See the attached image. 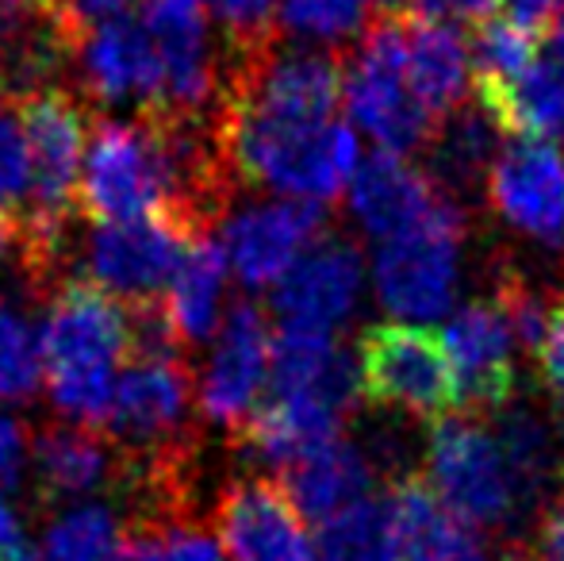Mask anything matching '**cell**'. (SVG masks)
<instances>
[{
	"instance_id": "cell-12",
	"label": "cell",
	"mask_w": 564,
	"mask_h": 561,
	"mask_svg": "<svg viewBox=\"0 0 564 561\" xmlns=\"http://www.w3.org/2000/svg\"><path fill=\"white\" fill-rule=\"evenodd\" d=\"M142 28L162 66V112L193 120L216 93V58L204 0H142Z\"/></svg>"
},
{
	"instance_id": "cell-2",
	"label": "cell",
	"mask_w": 564,
	"mask_h": 561,
	"mask_svg": "<svg viewBox=\"0 0 564 561\" xmlns=\"http://www.w3.org/2000/svg\"><path fill=\"white\" fill-rule=\"evenodd\" d=\"M219 150L242 181L307 204L335 201L357 170V139L341 120H276L230 100L219 116Z\"/></svg>"
},
{
	"instance_id": "cell-26",
	"label": "cell",
	"mask_w": 564,
	"mask_h": 561,
	"mask_svg": "<svg viewBox=\"0 0 564 561\" xmlns=\"http://www.w3.org/2000/svg\"><path fill=\"white\" fill-rule=\"evenodd\" d=\"M35 470L46 493L85 496L108 481L112 454L97 434L77 427H51L35 439Z\"/></svg>"
},
{
	"instance_id": "cell-40",
	"label": "cell",
	"mask_w": 564,
	"mask_h": 561,
	"mask_svg": "<svg viewBox=\"0 0 564 561\" xmlns=\"http://www.w3.org/2000/svg\"><path fill=\"white\" fill-rule=\"evenodd\" d=\"M507 4H511V20L514 23H522V28L545 35V28H550V23L561 15L564 0H507Z\"/></svg>"
},
{
	"instance_id": "cell-38",
	"label": "cell",
	"mask_w": 564,
	"mask_h": 561,
	"mask_svg": "<svg viewBox=\"0 0 564 561\" xmlns=\"http://www.w3.org/2000/svg\"><path fill=\"white\" fill-rule=\"evenodd\" d=\"M538 362H542V377L550 381V389L564 397V289L545 312V331L542 346H538Z\"/></svg>"
},
{
	"instance_id": "cell-23",
	"label": "cell",
	"mask_w": 564,
	"mask_h": 561,
	"mask_svg": "<svg viewBox=\"0 0 564 561\" xmlns=\"http://www.w3.org/2000/svg\"><path fill=\"white\" fill-rule=\"evenodd\" d=\"M227 258L224 247L212 239H193L185 262L177 266L170 289H165V323L177 343H204L224 323V292H227Z\"/></svg>"
},
{
	"instance_id": "cell-41",
	"label": "cell",
	"mask_w": 564,
	"mask_h": 561,
	"mask_svg": "<svg viewBox=\"0 0 564 561\" xmlns=\"http://www.w3.org/2000/svg\"><path fill=\"white\" fill-rule=\"evenodd\" d=\"M15 558H23V524L12 504H8L4 488H0V561H15Z\"/></svg>"
},
{
	"instance_id": "cell-44",
	"label": "cell",
	"mask_w": 564,
	"mask_h": 561,
	"mask_svg": "<svg viewBox=\"0 0 564 561\" xmlns=\"http://www.w3.org/2000/svg\"><path fill=\"white\" fill-rule=\"evenodd\" d=\"M12 12H31V8H62V0H4ZM66 12V8H62Z\"/></svg>"
},
{
	"instance_id": "cell-39",
	"label": "cell",
	"mask_w": 564,
	"mask_h": 561,
	"mask_svg": "<svg viewBox=\"0 0 564 561\" xmlns=\"http://www.w3.org/2000/svg\"><path fill=\"white\" fill-rule=\"evenodd\" d=\"M23 454H28V434L12 416L0 412V485L23 470Z\"/></svg>"
},
{
	"instance_id": "cell-29",
	"label": "cell",
	"mask_w": 564,
	"mask_h": 561,
	"mask_svg": "<svg viewBox=\"0 0 564 561\" xmlns=\"http://www.w3.org/2000/svg\"><path fill=\"white\" fill-rule=\"evenodd\" d=\"M43 550L46 561H123L127 539L112 508L74 504L46 527Z\"/></svg>"
},
{
	"instance_id": "cell-19",
	"label": "cell",
	"mask_w": 564,
	"mask_h": 561,
	"mask_svg": "<svg viewBox=\"0 0 564 561\" xmlns=\"http://www.w3.org/2000/svg\"><path fill=\"white\" fill-rule=\"evenodd\" d=\"M400 561H491L473 524L446 508L419 473L395 481L388 496Z\"/></svg>"
},
{
	"instance_id": "cell-27",
	"label": "cell",
	"mask_w": 564,
	"mask_h": 561,
	"mask_svg": "<svg viewBox=\"0 0 564 561\" xmlns=\"http://www.w3.org/2000/svg\"><path fill=\"white\" fill-rule=\"evenodd\" d=\"M496 439L507 454V465L514 473V485L522 493V504L538 500L553 488V481H561L557 473V439H553V427L545 423V416H538L534 408H514L507 404L496 416Z\"/></svg>"
},
{
	"instance_id": "cell-5",
	"label": "cell",
	"mask_w": 564,
	"mask_h": 561,
	"mask_svg": "<svg viewBox=\"0 0 564 561\" xmlns=\"http://www.w3.org/2000/svg\"><path fill=\"white\" fill-rule=\"evenodd\" d=\"M20 131L31 154V250L35 266L58 255L62 227L77 204L85 170V112L62 89H39L20 100Z\"/></svg>"
},
{
	"instance_id": "cell-8",
	"label": "cell",
	"mask_w": 564,
	"mask_h": 561,
	"mask_svg": "<svg viewBox=\"0 0 564 561\" xmlns=\"http://www.w3.org/2000/svg\"><path fill=\"white\" fill-rule=\"evenodd\" d=\"M193 239H200V231L170 216L100 224L89 242V258H85L89 281L112 292L116 300L123 296L134 304H150L158 292L170 289Z\"/></svg>"
},
{
	"instance_id": "cell-48",
	"label": "cell",
	"mask_w": 564,
	"mask_h": 561,
	"mask_svg": "<svg viewBox=\"0 0 564 561\" xmlns=\"http://www.w3.org/2000/svg\"><path fill=\"white\" fill-rule=\"evenodd\" d=\"M561 485H564V481H561Z\"/></svg>"
},
{
	"instance_id": "cell-11",
	"label": "cell",
	"mask_w": 564,
	"mask_h": 561,
	"mask_svg": "<svg viewBox=\"0 0 564 561\" xmlns=\"http://www.w3.org/2000/svg\"><path fill=\"white\" fill-rule=\"evenodd\" d=\"M323 239V212L307 201H261L246 204L242 212L224 224L219 247H224L227 270L246 289H269Z\"/></svg>"
},
{
	"instance_id": "cell-47",
	"label": "cell",
	"mask_w": 564,
	"mask_h": 561,
	"mask_svg": "<svg viewBox=\"0 0 564 561\" xmlns=\"http://www.w3.org/2000/svg\"><path fill=\"white\" fill-rule=\"evenodd\" d=\"M561 404H564V397H561Z\"/></svg>"
},
{
	"instance_id": "cell-10",
	"label": "cell",
	"mask_w": 564,
	"mask_h": 561,
	"mask_svg": "<svg viewBox=\"0 0 564 561\" xmlns=\"http://www.w3.org/2000/svg\"><path fill=\"white\" fill-rule=\"evenodd\" d=\"M446 354L453 377H457L460 412L491 420L507 404H514L519 389V338L507 323L503 308L491 296L468 300L460 312H453L446 327Z\"/></svg>"
},
{
	"instance_id": "cell-18",
	"label": "cell",
	"mask_w": 564,
	"mask_h": 561,
	"mask_svg": "<svg viewBox=\"0 0 564 561\" xmlns=\"http://www.w3.org/2000/svg\"><path fill=\"white\" fill-rule=\"evenodd\" d=\"M188 412V374L177 354H131L119 369L116 397H112V423L116 434L127 442H165L181 431Z\"/></svg>"
},
{
	"instance_id": "cell-22",
	"label": "cell",
	"mask_w": 564,
	"mask_h": 561,
	"mask_svg": "<svg viewBox=\"0 0 564 561\" xmlns=\"http://www.w3.org/2000/svg\"><path fill=\"white\" fill-rule=\"evenodd\" d=\"M289 500L296 504V511L315 524H327L338 511H346L349 504L365 500L372 485V462L365 450H357L354 442L338 439L330 446L307 454L304 462L289 465L281 477Z\"/></svg>"
},
{
	"instance_id": "cell-1",
	"label": "cell",
	"mask_w": 564,
	"mask_h": 561,
	"mask_svg": "<svg viewBox=\"0 0 564 561\" xmlns=\"http://www.w3.org/2000/svg\"><path fill=\"white\" fill-rule=\"evenodd\" d=\"M51 404L74 423H105L123 358H131V315L93 281L54 292L39 331Z\"/></svg>"
},
{
	"instance_id": "cell-17",
	"label": "cell",
	"mask_w": 564,
	"mask_h": 561,
	"mask_svg": "<svg viewBox=\"0 0 564 561\" xmlns=\"http://www.w3.org/2000/svg\"><path fill=\"white\" fill-rule=\"evenodd\" d=\"M82 74L89 93L105 105L134 100L147 108V116L162 112V66L142 20L116 12L93 23L82 39Z\"/></svg>"
},
{
	"instance_id": "cell-4",
	"label": "cell",
	"mask_w": 564,
	"mask_h": 561,
	"mask_svg": "<svg viewBox=\"0 0 564 561\" xmlns=\"http://www.w3.org/2000/svg\"><path fill=\"white\" fill-rule=\"evenodd\" d=\"M361 397L372 408L438 423L460 412L446 338L419 323H372L357 343Z\"/></svg>"
},
{
	"instance_id": "cell-35",
	"label": "cell",
	"mask_w": 564,
	"mask_h": 561,
	"mask_svg": "<svg viewBox=\"0 0 564 561\" xmlns=\"http://www.w3.org/2000/svg\"><path fill=\"white\" fill-rule=\"evenodd\" d=\"M204 4L216 12V20L235 35L238 46H253L265 39L276 0H204Z\"/></svg>"
},
{
	"instance_id": "cell-31",
	"label": "cell",
	"mask_w": 564,
	"mask_h": 561,
	"mask_svg": "<svg viewBox=\"0 0 564 561\" xmlns=\"http://www.w3.org/2000/svg\"><path fill=\"white\" fill-rule=\"evenodd\" d=\"M39 381H43L39 335L0 292V400L8 404L31 400L39 392Z\"/></svg>"
},
{
	"instance_id": "cell-14",
	"label": "cell",
	"mask_w": 564,
	"mask_h": 561,
	"mask_svg": "<svg viewBox=\"0 0 564 561\" xmlns=\"http://www.w3.org/2000/svg\"><path fill=\"white\" fill-rule=\"evenodd\" d=\"M304 524L281 481H238L219 500V542L230 561H315Z\"/></svg>"
},
{
	"instance_id": "cell-33",
	"label": "cell",
	"mask_w": 564,
	"mask_h": 561,
	"mask_svg": "<svg viewBox=\"0 0 564 561\" xmlns=\"http://www.w3.org/2000/svg\"><path fill=\"white\" fill-rule=\"evenodd\" d=\"M123 561H224V542L200 527L173 524L142 531L134 542H127Z\"/></svg>"
},
{
	"instance_id": "cell-32",
	"label": "cell",
	"mask_w": 564,
	"mask_h": 561,
	"mask_svg": "<svg viewBox=\"0 0 564 561\" xmlns=\"http://www.w3.org/2000/svg\"><path fill=\"white\" fill-rule=\"evenodd\" d=\"M365 0H281V28L304 43H341L369 28Z\"/></svg>"
},
{
	"instance_id": "cell-3",
	"label": "cell",
	"mask_w": 564,
	"mask_h": 561,
	"mask_svg": "<svg viewBox=\"0 0 564 561\" xmlns=\"http://www.w3.org/2000/svg\"><path fill=\"white\" fill-rule=\"evenodd\" d=\"M346 108L354 123L380 150L411 154L438 136V116L423 105L408 69V15L384 8L361 31L354 58L346 66Z\"/></svg>"
},
{
	"instance_id": "cell-43",
	"label": "cell",
	"mask_w": 564,
	"mask_h": 561,
	"mask_svg": "<svg viewBox=\"0 0 564 561\" xmlns=\"http://www.w3.org/2000/svg\"><path fill=\"white\" fill-rule=\"evenodd\" d=\"M545 58L557 62V66L564 69V8H561L557 20L545 28Z\"/></svg>"
},
{
	"instance_id": "cell-34",
	"label": "cell",
	"mask_w": 564,
	"mask_h": 561,
	"mask_svg": "<svg viewBox=\"0 0 564 561\" xmlns=\"http://www.w3.org/2000/svg\"><path fill=\"white\" fill-rule=\"evenodd\" d=\"M31 196V154L20 123L0 120V216H23Z\"/></svg>"
},
{
	"instance_id": "cell-6",
	"label": "cell",
	"mask_w": 564,
	"mask_h": 561,
	"mask_svg": "<svg viewBox=\"0 0 564 561\" xmlns=\"http://www.w3.org/2000/svg\"><path fill=\"white\" fill-rule=\"evenodd\" d=\"M426 473L446 508L473 527H507L522 504L503 446L480 416L457 412L434 423L426 442Z\"/></svg>"
},
{
	"instance_id": "cell-13",
	"label": "cell",
	"mask_w": 564,
	"mask_h": 561,
	"mask_svg": "<svg viewBox=\"0 0 564 561\" xmlns=\"http://www.w3.org/2000/svg\"><path fill=\"white\" fill-rule=\"evenodd\" d=\"M273 377V331L261 308L238 300L216 331V350L200 377V412L212 423L242 427L261 404V389Z\"/></svg>"
},
{
	"instance_id": "cell-37",
	"label": "cell",
	"mask_w": 564,
	"mask_h": 561,
	"mask_svg": "<svg viewBox=\"0 0 564 561\" xmlns=\"http://www.w3.org/2000/svg\"><path fill=\"white\" fill-rule=\"evenodd\" d=\"M511 561H564V485L557 488L553 504L538 519V531L530 547L514 550Z\"/></svg>"
},
{
	"instance_id": "cell-46",
	"label": "cell",
	"mask_w": 564,
	"mask_h": 561,
	"mask_svg": "<svg viewBox=\"0 0 564 561\" xmlns=\"http://www.w3.org/2000/svg\"><path fill=\"white\" fill-rule=\"evenodd\" d=\"M15 561H39V558H28V554H23V558H15Z\"/></svg>"
},
{
	"instance_id": "cell-30",
	"label": "cell",
	"mask_w": 564,
	"mask_h": 561,
	"mask_svg": "<svg viewBox=\"0 0 564 561\" xmlns=\"http://www.w3.org/2000/svg\"><path fill=\"white\" fill-rule=\"evenodd\" d=\"M542 35L522 23L507 20H488L476 28L473 39V89H503L514 85L538 58H542Z\"/></svg>"
},
{
	"instance_id": "cell-21",
	"label": "cell",
	"mask_w": 564,
	"mask_h": 561,
	"mask_svg": "<svg viewBox=\"0 0 564 561\" xmlns=\"http://www.w3.org/2000/svg\"><path fill=\"white\" fill-rule=\"evenodd\" d=\"M403 15H408L411 85L442 123L473 93V46L460 39V28L426 20V15L411 12L408 4H403Z\"/></svg>"
},
{
	"instance_id": "cell-45",
	"label": "cell",
	"mask_w": 564,
	"mask_h": 561,
	"mask_svg": "<svg viewBox=\"0 0 564 561\" xmlns=\"http://www.w3.org/2000/svg\"><path fill=\"white\" fill-rule=\"evenodd\" d=\"M12 20H15V12L4 4V0H0V46H4L8 39H12Z\"/></svg>"
},
{
	"instance_id": "cell-24",
	"label": "cell",
	"mask_w": 564,
	"mask_h": 561,
	"mask_svg": "<svg viewBox=\"0 0 564 561\" xmlns=\"http://www.w3.org/2000/svg\"><path fill=\"white\" fill-rule=\"evenodd\" d=\"M473 97L488 108L503 136L564 142V69L557 62L538 58L514 85L473 89Z\"/></svg>"
},
{
	"instance_id": "cell-9",
	"label": "cell",
	"mask_w": 564,
	"mask_h": 561,
	"mask_svg": "<svg viewBox=\"0 0 564 561\" xmlns=\"http://www.w3.org/2000/svg\"><path fill=\"white\" fill-rule=\"evenodd\" d=\"M488 204L503 224L557 247L564 239V150L557 142L507 136L484 181Z\"/></svg>"
},
{
	"instance_id": "cell-25",
	"label": "cell",
	"mask_w": 564,
	"mask_h": 561,
	"mask_svg": "<svg viewBox=\"0 0 564 561\" xmlns=\"http://www.w3.org/2000/svg\"><path fill=\"white\" fill-rule=\"evenodd\" d=\"M499 123L491 120L488 108L476 100L473 108L460 105L446 116L434 136V185L449 193L453 201H473L476 188L488 181V170L499 154Z\"/></svg>"
},
{
	"instance_id": "cell-7",
	"label": "cell",
	"mask_w": 564,
	"mask_h": 561,
	"mask_svg": "<svg viewBox=\"0 0 564 561\" xmlns=\"http://www.w3.org/2000/svg\"><path fill=\"white\" fill-rule=\"evenodd\" d=\"M465 208L449 201L415 231L380 242L372 262L377 300L403 323H434L449 312L460 273Z\"/></svg>"
},
{
	"instance_id": "cell-20",
	"label": "cell",
	"mask_w": 564,
	"mask_h": 561,
	"mask_svg": "<svg viewBox=\"0 0 564 561\" xmlns=\"http://www.w3.org/2000/svg\"><path fill=\"white\" fill-rule=\"evenodd\" d=\"M349 412L327 404L319 397H296V392H273L250 412V420L238 427L242 446L253 457L269 465H289L304 462L307 454L330 446L341 439V423Z\"/></svg>"
},
{
	"instance_id": "cell-15",
	"label": "cell",
	"mask_w": 564,
	"mask_h": 561,
	"mask_svg": "<svg viewBox=\"0 0 564 561\" xmlns=\"http://www.w3.org/2000/svg\"><path fill=\"white\" fill-rule=\"evenodd\" d=\"M361 284V250L346 239H319L276 281V312L289 327H312L330 335L354 315Z\"/></svg>"
},
{
	"instance_id": "cell-42",
	"label": "cell",
	"mask_w": 564,
	"mask_h": 561,
	"mask_svg": "<svg viewBox=\"0 0 564 561\" xmlns=\"http://www.w3.org/2000/svg\"><path fill=\"white\" fill-rule=\"evenodd\" d=\"M127 0H66L69 15H74L77 23H100L108 20V15L123 12Z\"/></svg>"
},
{
	"instance_id": "cell-28",
	"label": "cell",
	"mask_w": 564,
	"mask_h": 561,
	"mask_svg": "<svg viewBox=\"0 0 564 561\" xmlns=\"http://www.w3.org/2000/svg\"><path fill=\"white\" fill-rule=\"evenodd\" d=\"M315 561H400L388 504L365 496L338 511L335 519H327L319 531Z\"/></svg>"
},
{
	"instance_id": "cell-16",
	"label": "cell",
	"mask_w": 564,
	"mask_h": 561,
	"mask_svg": "<svg viewBox=\"0 0 564 561\" xmlns=\"http://www.w3.org/2000/svg\"><path fill=\"white\" fill-rule=\"evenodd\" d=\"M449 201L453 196L442 193L434 177L419 173L408 158L392 150H377L372 158H365L349 181V208L365 235L380 242L415 231Z\"/></svg>"
},
{
	"instance_id": "cell-36",
	"label": "cell",
	"mask_w": 564,
	"mask_h": 561,
	"mask_svg": "<svg viewBox=\"0 0 564 561\" xmlns=\"http://www.w3.org/2000/svg\"><path fill=\"white\" fill-rule=\"evenodd\" d=\"M507 0H411V12L426 15V20H442L449 28H480V23L496 20V12Z\"/></svg>"
}]
</instances>
